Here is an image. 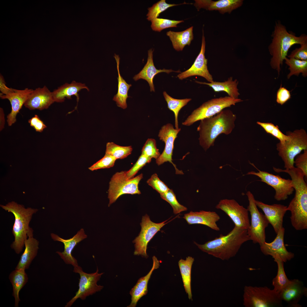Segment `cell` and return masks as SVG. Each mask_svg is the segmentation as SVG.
Instances as JSON below:
<instances>
[{"instance_id":"6da1fadb","label":"cell","mask_w":307,"mask_h":307,"mask_svg":"<svg viewBox=\"0 0 307 307\" xmlns=\"http://www.w3.org/2000/svg\"><path fill=\"white\" fill-rule=\"evenodd\" d=\"M250 240L247 229L235 226L226 235L221 234L202 244L194 243L202 251L225 260L235 256L242 244Z\"/></svg>"},{"instance_id":"7a4b0ae2","label":"cell","mask_w":307,"mask_h":307,"mask_svg":"<svg viewBox=\"0 0 307 307\" xmlns=\"http://www.w3.org/2000/svg\"><path fill=\"white\" fill-rule=\"evenodd\" d=\"M271 42L269 44L268 50L272 56L270 61L271 68L276 70L279 74L281 66L287 57L289 49L295 44H302L307 42V36L302 34L296 36L292 32H288L286 27L279 20L275 22L274 29L271 35Z\"/></svg>"},{"instance_id":"3957f363","label":"cell","mask_w":307,"mask_h":307,"mask_svg":"<svg viewBox=\"0 0 307 307\" xmlns=\"http://www.w3.org/2000/svg\"><path fill=\"white\" fill-rule=\"evenodd\" d=\"M236 115L229 109L223 110L214 116L201 121L197 128L200 145L206 151L214 145L220 134H230L235 127Z\"/></svg>"},{"instance_id":"277c9868","label":"cell","mask_w":307,"mask_h":307,"mask_svg":"<svg viewBox=\"0 0 307 307\" xmlns=\"http://www.w3.org/2000/svg\"><path fill=\"white\" fill-rule=\"evenodd\" d=\"M0 206L14 216L12 233L14 239L11 247L17 254H19L22 250L26 240L28 237L33 236V230L29 224L32 215L38 209L30 207L26 208L24 205L14 201L5 205H0Z\"/></svg>"},{"instance_id":"5b68a950","label":"cell","mask_w":307,"mask_h":307,"mask_svg":"<svg viewBox=\"0 0 307 307\" xmlns=\"http://www.w3.org/2000/svg\"><path fill=\"white\" fill-rule=\"evenodd\" d=\"M295 191L294 196L287 206L290 211L291 225L296 230L307 229V184L304 178L298 177L292 180Z\"/></svg>"},{"instance_id":"8992f818","label":"cell","mask_w":307,"mask_h":307,"mask_svg":"<svg viewBox=\"0 0 307 307\" xmlns=\"http://www.w3.org/2000/svg\"><path fill=\"white\" fill-rule=\"evenodd\" d=\"M286 134L289 139L283 142L277 143L276 149L284 162V168L289 169L294 167L295 157L302 151L307 150V134L304 129H300L287 132Z\"/></svg>"},{"instance_id":"52a82bcc","label":"cell","mask_w":307,"mask_h":307,"mask_svg":"<svg viewBox=\"0 0 307 307\" xmlns=\"http://www.w3.org/2000/svg\"><path fill=\"white\" fill-rule=\"evenodd\" d=\"M243 304L246 307L282 306L279 293L267 287L246 286L243 290Z\"/></svg>"},{"instance_id":"ba28073f","label":"cell","mask_w":307,"mask_h":307,"mask_svg":"<svg viewBox=\"0 0 307 307\" xmlns=\"http://www.w3.org/2000/svg\"><path fill=\"white\" fill-rule=\"evenodd\" d=\"M242 101L240 99H235L229 96L211 99L193 111L182 124L190 126L198 121L213 116L224 109Z\"/></svg>"},{"instance_id":"9c48e42d","label":"cell","mask_w":307,"mask_h":307,"mask_svg":"<svg viewBox=\"0 0 307 307\" xmlns=\"http://www.w3.org/2000/svg\"><path fill=\"white\" fill-rule=\"evenodd\" d=\"M126 171H122L115 173L112 177L109 182L108 198L109 200L108 206L114 203L122 195L140 194L138 184L143 178L141 173L130 179H128Z\"/></svg>"},{"instance_id":"30bf717a","label":"cell","mask_w":307,"mask_h":307,"mask_svg":"<svg viewBox=\"0 0 307 307\" xmlns=\"http://www.w3.org/2000/svg\"><path fill=\"white\" fill-rule=\"evenodd\" d=\"M246 194L249 202L247 209L250 212L251 217V223L247 229V233L253 243H258L260 245L265 241V230L269 223L264 215L258 210L252 194L248 191Z\"/></svg>"},{"instance_id":"8fae6325","label":"cell","mask_w":307,"mask_h":307,"mask_svg":"<svg viewBox=\"0 0 307 307\" xmlns=\"http://www.w3.org/2000/svg\"><path fill=\"white\" fill-rule=\"evenodd\" d=\"M250 164L258 171V172L251 171L247 175L256 176L261 179L260 181L272 187L275 190L274 198L277 201L285 200L292 194L294 189L291 179H285L278 175H275L267 172L261 171L256 168L254 164Z\"/></svg>"},{"instance_id":"7c38bea8","label":"cell","mask_w":307,"mask_h":307,"mask_svg":"<svg viewBox=\"0 0 307 307\" xmlns=\"http://www.w3.org/2000/svg\"><path fill=\"white\" fill-rule=\"evenodd\" d=\"M98 271L97 267L96 272L88 273L83 271L79 266L74 268L73 271L79 273L80 275L79 289L75 296L67 303L65 306V307H70L78 298L85 300L87 296L99 291L103 289V286L98 285L97 283L103 273H99Z\"/></svg>"},{"instance_id":"4fadbf2b","label":"cell","mask_w":307,"mask_h":307,"mask_svg":"<svg viewBox=\"0 0 307 307\" xmlns=\"http://www.w3.org/2000/svg\"><path fill=\"white\" fill-rule=\"evenodd\" d=\"M168 220L156 223L151 220L148 215L146 214L143 216L140 223V232L133 241L135 243L134 255H141L146 258L148 257L146 250L148 242L162 227L170 221L166 222Z\"/></svg>"},{"instance_id":"5bb4252c","label":"cell","mask_w":307,"mask_h":307,"mask_svg":"<svg viewBox=\"0 0 307 307\" xmlns=\"http://www.w3.org/2000/svg\"><path fill=\"white\" fill-rule=\"evenodd\" d=\"M215 208L225 213L231 219L235 226L247 229L250 225L247 209L239 205L235 200H221Z\"/></svg>"},{"instance_id":"9a60e30c","label":"cell","mask_w":307,"mask_h":307,"mask_svg":"<svg viewBox=\"0 0 307 307\" xmlns=\"http://www.w3.org/2000/svg\"><path fill=\"white\" fill-rule=\"evenodd\" d=\"M181 130L180 128L177 129L174 128L173 125L170 123L161 127L158 136L159 139L165 143V146L162 153L156 160L158 165L168 161L171 163L175 169L176 173L177 174H183V173L182 171L178 170L173 162L172 156L174 142Z\"/></svg>"},{"instance_id":"2e32d148","label":"cell","mask_w":307,"mask_h":307,"mask_svg":"<svg viewBox=\"0 0 307 307\" xmlns=\"http://www.w3.org/2000/svg\"><path fill=\"white\" fill-rule=\"evenodd\" d=\"M285 229L283 227L280 229L275 238L272 242H265L260 245L262 252L265 255H270L275 260H279L285 262L294 257V254L288 251L284 243Z\"/></svg>"},{"instance_id":"e0dca14e","label":"cell","mask_w":307,"mask_h":307,"mask_svg":"<svg viewBox=\"0 0 307 307\" xmlns=\"http://www.w3.org/2000/svg\"><path fill=\"white\" fill-rule=\"evenodd\" d=\"M206 42L203 31L201 50L191 67L186 70L181 72L177 77L181 80L194 76L204 78L209 82L213 81L212 76L209 73L207 65L208 60L205 57Z\"/></svg>"},{"instance_id":"ac0fdd59","label":"cell","mask_w":307,"mask_h":307,"mask_svg":"<svg viewBox=\"0 0 307 307\" xmlns=\"http://www.w3.org/2000/svg\"><path fill=\"white\" fill-rule=\"evenodd\" d=\"M52 239L55 241L62 242L64 245V250L61 252L57 251L58 254L66 264L72 265L74 268L79 266L77 261L72 254L73 249L77 244L87 237L83 229H81L72 238L67 239L62 238L57 235L52 233L51 235Z\"/></svg>"},{"instance_id":"d6986e66","label":"cell","mask_w":307,"mask_h":307,"mask_svg":"<svg viewBox=\"0 0 307 307\" xmlns=\"http://www.w3.org/2000/svg\"><path fill=\"white\" fill-rule=\"evenodd\" d=\"M33 90L28 88L23 90L14 89L13 92L6 94H0L1 98L8 99L11 105V111L7 116V122L9 126H12L16 122L17 114Z\"/></svg>"},{"instance_id":"ffe728a7","label":"cell","mask_w":307,"mask_h":307,"mask_svg":"<svg viewBox=\"0 0 307 307\" xmlns=\"http://www.w3.org/2000/svg\"><path fill=\"white\" fill-rule=\"evenodd\" d=\"M257 206L264 212V215L277 234L283 227V217L288 211L287 206L279 204L269 205L255 200Z\"/></svg>"},{"instance_id":"44dd1931","label":"cell","mask_w":307,"mask_h":307,"mask_svg":"<svg viewBox=\"0 0 307 307\" xmlns=\"http://www.w3.org/2000/svg\"><path fill=\"white\" fill-rule=\"evenodd\" d=\"M55 102L52 92L44 86L33 90L28 96L24 105L30 110H42L48 108Z\"/></svg>"},{"instance_id":"7402d4cb","label":"cell","mask_w":307,"mask_h":307,"mask_svg":"<svg viewBox=\"0 0 307 307\" xmlns=\"http://www.w3.org/2000/svg\"><path fill=\"white\" fill-rule=\"evenodd\" d=\"M307 289L302 281L297 279L291 280L289 283L279 293L282 301L290 307H300L298 302L303 296L307 295Z\"/></svg>"},{"instance_id":"603a6c76","label":"cell","mask_w":307,"mask_h":307,"mask_svg":"<svg viewBox=\"0 0 307 307\" xmlns=\"http://www.w3.org/2000/svg\"><path fill=\"white\" fill-rule=\"evenodd\" d=\"M183 218L189 225L202 224L214 230H220L217 222L220 219V217L215 211L203 210L196 212L191 211L184 214Z\"/></svg>"},{"instance_id":"cb8c5ba5","label":"cell","mask_w":307,"mask_h":307,"mask_svg":"<svg viewBox=\"0 0 307 307\" xmlns=\"http://www.w3.org/2000/svg\"><path fill=\"white\" fill-rule=\"evenodd\" d=\"M194 5L199 10L201 8L209 11L217 10L220 13H229L234 10L241 6L242 0H220L214 1L211 0H195Z\"/></svg>"},{"instance_id":"d4e9b609","label":"cell","mask_w":307,"mask_h":307,"mask_svg":"<svg viewBox=\"0 0 307 307\" xmlns=\"http://www.w3.org/2000/svg\"><path fill=\"white\" fill-rule=\"evenodd\" d=\"M153 264L150 270L145 276L140 278L136 284L131 289L130 294L131 296V303L128 307H135L139 300L147 294L148 285L154 271L159 268L160 261L154 256L152 257Z\"/></svg>"},{"instance_id":"484cf974","label":"cell","mask_w":307,"mask_h":307,"mask_svg":"<svg viewBox=\"0 0 307 307\" xmlns=\"http://www.w3.org/2000/svg\"><path fill=\"white\" fill-rule=\"evenodd\" d=\"M153 50L150 49L148 51L147 61L142 70L137 74L135 75L133 77V79L137 81L140 79H143L146 80L149 84L151 92L155 91V87L153 84V80L155 75L159 73L162 72L169 74L174 72H181L180 71H175L172 69H157L154 66L153 60Z\"/></svg>"},{"instance_id":"4316f807","label":"cell","mask_w":307,"mask_h":307,"mask_svg":"<svg viewBox=\"0 0 307 307\" xmlns=\"http://www.w3.org/2000/svg\"><path fill=\"white\" fill-rule=\"evenodd\" d=\"M83 89L90 91L85 84L74 80L70 83L64 84L52 92L55 102H62L64 101L65 98L70 99L72 96H75L76 97L78 103L79 99L78 93Z\"/></svg>"},{"instance_id":"83f0119b","label":"cell","mask_w":307,"mask_h":307,"mask_svg":"<svg viewBox=\"0 0 307 307\" xmlns=\"http://www.w3.org/2000/svg\"><path fill=\"white\" fill-rule=\"evenodd\" d=\"M39 242L33 237H28L24 243V250L21 255L15 269H28L32 261L36 256L39 249Z\"/></svg>"},{"instance_id":"f1b7e54d","label":"cell","mask_w":307,"mask_h":307,"mask_svg":"<svg viewBox=\"0 0 307 307\" xmlns=\"http://www.w3.org/2000/svg\"><path fill=\"white\" fill-rule=\"evenodd\" d=\"M114 57L117 63L118 86L117 93L114 96L113 100L116 102L118 107L125 109L127 107L126 99L129 97L128 96V92L132 85L128 84L121 75L119 69L120 58L119 56L115 54Z\"/></svg>"},{"instance_id":"f546056e","label":"cell","mask_w":307,"mask_h":307,"mask_svg":"<svg viewBox=\"0 0 307 307\" xmlns=\"http://www.w3.org/2000/svg\"><path fill=\"white\" fill-rule=\"evenodd\" d=\"M195 82L200 84L208 85L211 87L215 92L224 91L226 92L229 96L235 99L238 98L240 95L237 88L238 81L237 79L233 80V77H230L228 79L223 82L213 81L212 82H206L195 81Z\"/></svg>"},{"instance_id":"4dcf8cb0","label":"cell","mask_w":307,"mask_h":307,"mask_svg":"<svg viewBox=\"0 0 307 307\" xmlns=\"http://www.w3.org/2000/svg\"><path fill=\"white\" fill-rule=\"evenodd\" d=\"M193 29L192 26L182 31H169L166 33L175 49L177 51H181L186 45H190L194 38Z\"/></svg>"},{"instance_id":"1f68e13d","label":"cell","mask_w":307,"mask_h":307,"mask_svg":"<svg viewBox=\"0 0 307 307\" xmlns=\"http://www.w3.org/2000/svg\"><path fill=\"white\" fill-rule=\"evenodd\" d=\"M9 279L13 287L12 295L15 299V307L18 306L20 300L19 293L20 291L28 281V276L23 269H15L9 275Z\"/></svg>"},{"instance_id":"d6a6232c","label":"cell","mask_w":307,"mask_h":307,"mask_svg":"<svg viewBox=\"0 0 307 307\" xmlns=\"http://www.w3.org/2000/svg\"><path fill=\"white\" fill-rule=\"evenodd\" d=\"M194 259L188 256L185 260L180 259L178 262V265L181 275L184 287L189 299L192 300L191 289V272L192 265Z\"/></svg>"},{"instance_id":"836d02e7","label":"cell","mask_w":307,"mask_h":307,"mask_svg":"<svg viewBox=\"0 0 307 307\" xmlns=\"http://www.w3.org/2000/svg\"><path fill=\"white\" fill-rule=\"evenodd\" d=\"M284 60L285 63L289 66L290 72L287 76L289 79L293 75L298 76L302 73L303 76H307V61L301 60L293 58L286 57Z\"/></svg>"},{"instance_id":"e575fe53","label":"cell","mask_w":307,"mask_h":307,"mask_svg":"<svg viewBox=\"0 0 307 307\" xmlns=\"http://www.w3.org/2000/svg\"><path fill=\"white\" fill-rule=\"evenodd\" d=\"M163 95L167 105L168 109L173 112L175 117V129H179L178 122V115L180 110L191 100L190 98L178 99L174 98L164 91Z\"/></svg>"},{"instance_id":"d590c367","label":"cell","mask_w":307,"mask_h":307,"mask_svg":"<svg viewBox=\"0 0 307 307\" xmlns=\"http://www.w3.org/2000/svg\"><path fill=\"white\" fill-rule=\"evenodd\" d=\"M277 264L278 269L276 276L272 280V283L273 289L279 293L290 282L291 280L287 278L285 271L284 262L279 260H275Z\"/></svg>"},{"instance_id":"8d00e7d4","label":"cell","mask_w":307,"mask_h":307,"mask_svg":"<svg viewBox=\"0 0 307 307\" xmlns=\"http://www.w3.org/2000/svg\"><path fill=\"white\" fill-rule=\"evenodd\" d=\"M132 148L131 146H121L113 142L107 143L105 153L109 154L117 159H122L130 155Z\"/></svg>"},{"instance_id":"74e56055","label":"cell","mask_w":307,"mask_h":307,"mask_svg":"<svg viewBox=\"0 0 307 307\" xmlns=\"http://www.w3.org/2000/svg\"><path fill=\"white\" fill-rule=\"evenodd\" d=\"M176 4L167 3L165 0H161L154 4L153 6L148 9V12L147 14V19L149 21L157 18L159 14L165 11L170 7L182 4Z\"/></svg>"},{"instance_id":"f35d334b","label":"cell","mask_w":307,"mask_h":307,"mask_svg":"<svg viewBox=\"0 0 307 307\" xmlns=\"http://www.w3.org/2000/svg\"><path fill=\"white\" fill-rule=\"evenodd\" d=\"M160 195L162 199L168 202L171 206L174 214H177L187 210L186 207L181 204L178 202L176 195L172 189H169L167 192Z\"/></svg>"},{"instance_id":"ab89813d","label":"cell","mask_w":307,"mask_h":307,"mask_svg":"<svg viewBox=\"0 0 307 307\" xmlns=\"http://www.w3.org/2000/svg\"><path fill=\"white\" fill-rule=\"evenodd\" d=\"M151 27L154 31L160 32L162 30L171 27H176L177 25L183 20H175L156 18L151 21Z\"/></svg>"},{"instance_id":"60d3db41","label":"cell","mask_w":307,"mask_h":307,"mask_svg":"<svg viewBox=\"0 0 307 307\" xmlns=\"http://www.w3.org/2000/svg\"><path fill=\"white\" fill-rule=\"evenodd\" d=\"M142 154L151 158L156 159L160 155V154L156 146L155 140L153 138H148L146 141L142 150Z\"/></svg>"},{"instance_id":"b9f144b4","label":"cell","mask_w":307,"mask_h":307,"mask_svg":"<svg viewBox=\"0 0 307 307\" xmlns=\"http://www.w3.org/2000/svg\"><path fill=\"white\" fill-rule=\"evenodd\" d=\"M116 160L111 155L105 153L103 157L88 168L92 171L100 169L109 168L113 167Z\"/></svg>"},{"instance_id":"7bdbcfd3","label":"cell","mask_w":307,"mask_h":307,"mask_svg":"<svg viewBox=\"0 0 307 307\" xmlns=\"http://www.w3.org/2000/svg\"><path fill=\"white\" fill-rule=\"evenodd\" d=\"M151 158L142 154L139 156L133 166L128 171H126V175L128 179L134 177L138 172L147 163H150Z\"/></svg>"},{"instance_id":"ee69618b","label":"cell","mask_w":307,"mask_h":307,"mask_svg":"<svg viewBox=\"0 0 307 307\" xmlns=\"http://www.w3.org/2000/svg\"><path fill=\"white\" fill-rule=\"evenodd\" d=\"M147 182L160 194L167 192L169 189L164 182L159 179L156 173L152 175L147 180Z\"/></svg>"},{"instance_id":"f6af8a7d","label":"cell","mask_w":307,"mask_h":307,"mask_svg":"<svg viewBox=\"0 0 307 307\" xmlns=\"http://www.w3.org/2000/svg\"><path fill=\"white\" fill-rule=\"evenodd\" d=\"M303 153L300 154L295 157L294 164L296 167L300 169L302 172L304 177H307V150H303Z\"/></svg>"},{"instance_id":"bcb514c9","label":"cell","mask_w":307,"mask_h":307,"mask_svg":"<svg viewBox=\"0 0 307 307\" xmlns=\"http://www.w3.org/2000/svg\"><path fill=\"white\" fill-rule=\"evenodd\" d=\"M300 47L293 50L287 55L288 58H293L301 60L307 61V42L300 45Z\"/></svg>"},{"instance_id":"7dc6e473","label":"cell","mask_w":307,"mask_h":307,"mask_svg":"<svg viewBox=\"0 0 307 307\" xmlns=\"http://www.w3.org/2000/svg\"><path fill=\"white\" fill-rule=\"evenodd\" d=\"M291 98L290 92L284 87H282V84L278 90L276 95L277 102L283 105Z\"/></svg>"},{"instance_id":"c3c4849f","label":"cell","mask_w":307,"mask_h":307,"mask_svg":"<svg viewBox=\"0 0 307 307\" xmlns=\"http://www.w3.org/2000/svg\"><path fill=\"white\" fill-rule=\"evenodd\" d=\"M28 122L30 126L33 127L37 132H42L47 126L40 119L38 116L35 115L29 119Z\"/></svg>"},{"instance_id":"681fc988","label":"cell","mask_w":307,"mask_h":307,"mask_svg":"<svg viewBox=\"0 0 307 307\" xmlns=\"http://www.w3.org/2000/svg\"><path fill=\"white\" fill-rule=\"evenodd\" d=\"M270 134L279 139L280 142H283L289 138L288 135L284 134L280 130L279 126L277 125H275Z\"/></svg>"},{"instance_id":"f907efd6","label":"cell","mask_w":307,"mask_h":307,"mask_svg":"<svg viewBox=\"0 0 307 307\" xmlns=\"http://www.w3.org/2000/svg\"><path fill=\"white\" fill-rule=\"evenodd\" d=\"M14 89L8 87L6 85V83L3 76L1 74L0 76V90L1 92L0 93L3 94H6L13 92Z\"/></svg>"},{"instance_id":"816d5d0a","label":"cell","mask_w":307,"mask_h":307,"mask_svg":"<svg viewBox=\"0 0 307 307\" xmlns=\"http://www.w3.org/2000/svg\"><path fill=\"white\" fill-rule=\"evenodd\" d=\"M257 123L261 126L267 133L270 134L275 125L271 123H264L257 121Z\"/></svg>"},{"instance_id":"f5cc1de1","label":"cell","mask_w":307,"mask_h":307,"mask_svg":"<svg viewBox=\"0 0 307 307\" xmlns=\"http://www.w3.org/2000/svg\"><path fill=\"white\" fill-rule=\"evenodd\" d=\"M5 123V114L3 109L0 108V130L1 131L4 128Z\"/></svg>"}]
</instances>
